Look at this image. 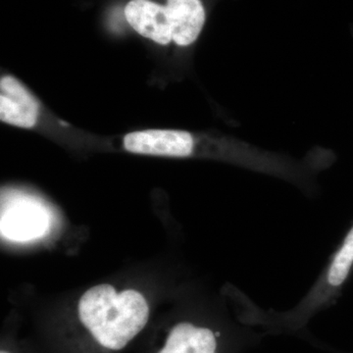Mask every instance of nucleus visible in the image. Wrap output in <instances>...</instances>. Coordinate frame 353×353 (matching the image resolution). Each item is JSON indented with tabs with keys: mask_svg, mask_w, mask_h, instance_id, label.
Wrapping results in <instances>:
<instances>
[{
	"mask_svg": "<svg viewBox=\"0 0 353 353\" xmlns=\"http://www.w3.org/2000/svg\"><path fill=\"white\" fill-rule=\"evenodd\" d=\"M219 334L190 322L176 324L157 353H217Z\"/></svg>",
	"mask_w": 353,
	"mask_h": 353,
	"instance_id": "obj_7",
	"label": "nucleus"
},
{
	"mask_svg": "<svg viewBox=\"0 0 353 353\" xmlns=\"http://www.w3.org/2000/svg\"><path fill=\"white\" fill-rule=\"evenodd\" d=\"M125 17L141 36L158 44L173 41L168 9L152 0H131L125 7Z\"/></svg>",
	"mask_w": 353,
	"mask_h": 353,
	"instance_id": "obj_5",
	"label": "nucleus"
},
{
	"mask_svg": "<svg viewBox=\"0 0 353 353\" xmlns=\"http://www.w3.org/2000/svg\"><path fill=\"white\" fill-rule=\"evenodd\" d=\"M353 272V226L334 253L319 280L297 305L296 313L308 314L334 303Z\"/></svg>",
	"mask_w": 353,
	"mask_h": 353,
	"instance_id": "obj_2",
	"label": "nucleus"
},
{
	"mask_svg": "<svg viewBox=\"0 0 353 353\" xmlns=\"http://www.w3.org/2000/svg\"><path fill=\"white\" fill-rule=\"evenodd\" d=\"M196 139L180 130H145L132 132L124 138L128 152L155 157H194Z\"/></svg>",
	"mask_w": 353,
	"mask_h": 353,
	"instance_id": "obj_3",
	"label": "nucleus"
},
{
	"mask_svg": "<svg viewBox=\"0 0 353 353\" xmlns=\"http://www.w3.org/2000/svg\"><path fill=\"white\" fill-rule=\"evenodd\" d=\"M39 106L34 95L15 77L0 81V119L11 126L31 129L37 124Z\"/></svg>",
	"mask_w": 353,
	"mask_h": 353,
	"instance_id": "obj_4",
	"label": "nucleus"
},
{
	"mask_svg": "<svg viewBox=\"0 0 353 353\" xmlns=\"http://www.w3.org/2000/svg\"><path fill=\"white\" fill-rule=\"evenodd\" d=\"M48 227V216L32 204L14 206L2 215L1 233L9 240L27 241L41 238Z\"/></svg>",
	"mask_w": 353,
	"mask_h": 353,
	"instance_id": "obj_8",
	"label": "nucleus"
},
{
	"mask_svg": "<svg viewBox=\"0 0 353 353\" xmlns=\"http://www.w3.org/2000/svg\"><path fill=\"white\" fill-rule=\"evenodd\" d=\"M78 313L81 324L99 347L119 352L146 326L150 306L137 290L117 294L112 285L101 284L83 294Z\"/></svg>",
	"mask_w": 353,
	"mask_h": 353,
	"instance_id": "obj_1",
	"label": "nucleus"
},
{
	"mask_svg": "<svg viewBox=\"0 0 353 353\" xmlns=\"http://www.w3.org/2000/svg\"><path fill=\"white\" fill-rule=\"evenodd\" d=\"M172 38L181 48L192 46L199 39L206 13L201 0H167Z\"/></svg>",
	"mask_w": 353,
	"mask_h": 353,
	"instance_id": "obj_6",
	"label": "nucleus"
},
{
	"mask_svg": "<svg viewBox=\"0 0 353 353\" xmlns=\"http://www.w3.org/2000/svg\"><path fill=\"white\" fill-rule=\"evenodd\" d=\"M0 353H11V352H7V350H1V352H0Z\"/></svg>",
	"mask_w": 353,
	"mask_h": 353,
	"instance_id": "obj_9",
	"label": "nucleus"
}]
</instances>
